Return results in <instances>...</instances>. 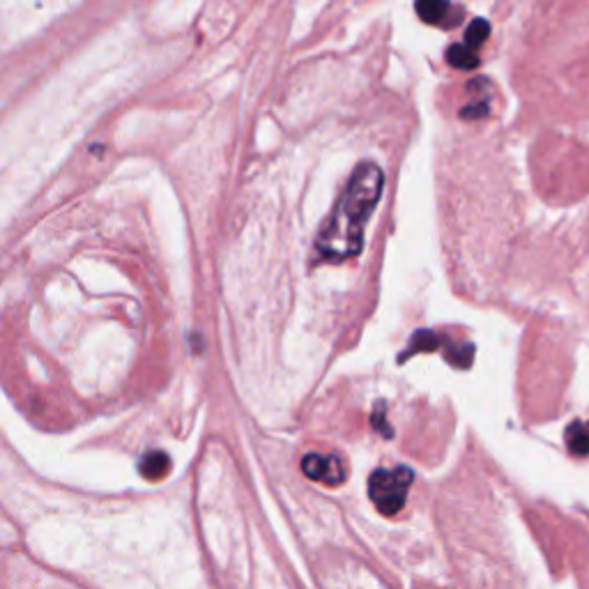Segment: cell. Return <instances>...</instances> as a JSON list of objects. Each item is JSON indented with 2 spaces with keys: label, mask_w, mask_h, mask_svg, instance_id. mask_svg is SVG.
Returning a JSON list of instances; mask_svg holds the SVG:
<instances>
[{
  "label": "cell",
  "mask_w": 589,
  "mask_h": 589,
  "mask_svg": "<svg viewBox=\"0 0 589 589\" xmlns=\"http://www.w3.org/2000/svg\"><path fill=\"white\" fill-rule=\"evenodd\" d=\"M385 187V173L373 162L355 168L313 249V263H343L364 249V231Z\"/></svg>",
  "instance_id": "6da1fadb"
},
{
  "label": "cell",
  "mask_w": 589,
  "mask_h": 589,
  "mask_svg": "<svg viewBox=\"0 0 589 589\" xmlns=\"http://www.w3.org/2000/svg\"><path fill=\"white\" fill-rule=\"evenodd\" d=\"M171 472V456L166 451H150L141 461V474L148 481H162Z\"/></svg>",
  "instance_id": "52a82bcc"
},
{
  "label": "cell",
  "mask_w": 589,
  "mask_h": 589,
  "mask_svg": "<svg viewBox=\"0 0 589 589\" xmlns=\"http://www.w3.org/2000/svg\"><path fill=\"white\" fill-rule=\"evenodd\" d=\"M491 37V24L486 19H474L472 24L465 28V44L472 49L484 47V42Z\"/></svg>",
  "instance_id": "9c48e42d"
},
{
  "label": "cell",
  "mask_w": 589,
  "mask_h": 589,
  "mask_svg": "<svg viewBox=\"0 0 589 589\" xmlns=\"http://www.w3.org/2000/svg\"><path fill=\"white\" fill-rule=\"evenodd\" d=\"M302 472L309 479L320 481L325 486H339L346 481V465L339 456H320L309 454L302 458Z\"/></svg>",
  "instance_id": "277c9868"
},
{
  "label": "cell",
  "mask_w": 589,
  "mask_h": 589,
  "mask_svg": "<svg viewBox=\"0 0 589 589\" xmlns=\"http://www.w3.org/2000/svg\"><path fill=\"white\" fill-rule=\"evenodd\" d=\"M442 353L447 355V362L458 366V369H468L472 364L474 357V346L472 343H461V341H451L447 334H438L435 330H419L412 336L408 348L403 350V355L399 357V362H405L412 355L417 353Z\"/></svg>",
  "instance_id": "3957f363"
},
{
  "label": "cell",
  "mask_w": 589,
  "mask_h": 589,
  "mask_svg": "<svg viewBox=\"0 0 589 589\" xmlns=\"http://www.w3.org/2000/svg\"><path fill=\"white\" fill-rule=\"evenodd\" d=\"M447 63L456 70H477L479 67V56L477 51L468 44H451L447 49Z\"/></svg>",
  "instance_id": "ba28073f"
},
{
  "label": "cell",
  "mask_w": 589,
  "mask_h": 589,
  "mask_svg": "<svg viewBox=\"0 0 589 589\" xmlns=\"http://www.w3.org/2000/svg\"><path fill=\"white\" fill-rule=\"evenodd\" d=\"M488 111H491V106L488 102H472L468 106H463L461 109V118L463 120H481L488 116Z\"/></svg>",
  "instance_id": "30bf717a"
},
{
  "label": "cell",
  "mask_w": 589,
  "mask_h": 589,
  "mask_svg": "<svg viewBox=\"0 0 589 589\" xmlns=\"http://www.w3.org/2000/svg\"><path fill=\"white\" fill-rule=\"evenodd\" d=\"M564 440L566 449H569L573 456H589V419H576V422L566 426Z\"/></svg>",
  "instance_id": "5b68a950"
},
{
  "label": "cell",
  "mask_w": 589,
  "mask_h": 589,
  "mask_svg": "<svg viewBox=\"0 0 589 589\" xmlns=\"http://www.w3.org/2000/svg\"><path fill=\"white\" fill-rule=\"evenodd\" d=\"M412 479L410 468L396 465V468H380L369 477V497L376 504L382 516H396L405 507Z\"/></svg>",
  "instance_id": "7a4b0ae2"
},
{
  "label": "cell",
  "mask_w": 589,
  "mask_h": 589,
  "mask_svg": "<svg viewBox=\"0 0 589 589\" xmlns=\"http://www.w3.org/2000/svg\"><path fill=\"white\" fill-rule=\"evenodd\" d=\"M415 10L424 24H431V26L449 24L447 19L451 12L449 0H415Z\"/></svg>",
  "instance_id": "8992f818"
}]
</instances>
